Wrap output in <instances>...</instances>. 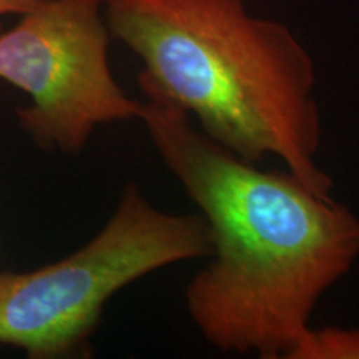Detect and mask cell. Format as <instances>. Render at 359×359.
Wrapping results in <instances>:
<instances>
[{"mask_svg":"<svg viewBox=\"0 0 359 359\" xmlns=\"http://www.w3.org/2000/svg\"><path fill=\"white\" fill-rule=\"evenodd\" d=\"M140 120L212 235L210 262L185 288L191 323L222 353L286 359L359 258V218L286 170L231 154L170 103L147 98Z\"/></svg>","mask_w":359,"mask_h":359,"instance_id":"cell-1","label":"cell"},{"mask_svg":"<svg viewBox=\"0 0 359 359\" xmlns=\"http://www.w3.org/2000/svg\"><path fill=\"white\" fill-rule=\"evenodd\" d=\"M111 37L142 60L145 98L177 107L250 163L266 156L321 196L334 182L323 140L313 57L283 22L243 0H103Z\"/></svg>","mask_w":359,"mask_h":359,"instance_id":"cell-2","label":"cell"},{"mask_svg":"<svg viewBox=\"0 0 359 359\" xmlns=\"http://www.w3.org/2000/svg\"><path fill=\"white\" fill-rule=\"evenodd\" d=\"M200 213L161 212L128 182L82 248L34 271L0 273V344L32 359L87 356L111 296L170 264L212 257Z\"/></svg>","mask_w":359,"mask_h":359,"instance_id":"cell-3","label":"cell"},{"mask_svg":"<svg viewBox=\"0 0 359 359\" xmlns=\"http://www.w3.org/2000/svg\"><path fill=\"white\" fill-rule=\"evenodd\" d=\"M19 17L0 34V80L29 95L17 116L40 147L77 155L100 125L140 120L143 102L111 74L103 0H45Z\"/></svg>","mask_w":359,"mask_h":359,"instance_id":"cell-4","label":"cell"},{"mask_svg":"<svg viewBox=\"0 0 359 359\" xmlns=\"http://www.w3.org/2000/svg\"><path fill=\"white\" fill-rule=\"evenodd\" d=\"M286 359H359V330L309 327Z\"/></svg>","mask_w":359,"mask_h":359,"instance_id":"cell-5","label":"cell"},{"mask_svg":"<svg viewBox=\"0 0 359 359\" xmlns=\"http://www.w3.org/2000/svg\"><path fill=\"white\" fill-rule=\"evenodd\" d=\"M45 0H0V17L2 15H22V13L32 11Z\"/></svg>","mask_w":359,"mask_h":359,"instance_id":"cell-6","label":"cell"}]
</instances>
